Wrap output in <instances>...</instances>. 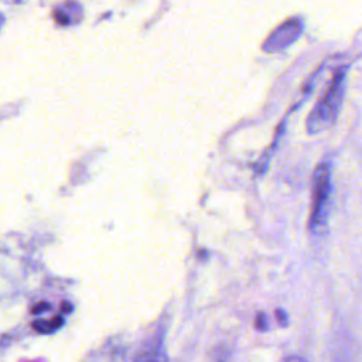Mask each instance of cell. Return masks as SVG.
<instances>
[{
    "instance_id": "obj_1",
    "label": "cell",
    "mask_w": 362,
    "mask_h": 362,
    "mask_svg": "<svg viewBox=\"0 0 362 362\" xmlns=\"http://www.w3.org/2000/svg\"><path fill=\"white\" fill-rule=\"evenodd\" d=\"M346 92V69L340 68L335 72L332 81L327 91L317 102L315 109L311 111L307 119L308 133H320L330 128L340 112Z\"/></svg>"
},
{
    "instance_id": "obj_2",
    "label": "cell",
    "mask_w": 362,
    "mask_h": 362,
    "mask_svg": "<svg viewBox=\"0 0 362 362\" xmlns=\"http://www.w3.org/2000/svg\"><path fill=\"white\" fill-rule=\"evenodd\" d=\"M330 197V166L321 163L313 174V203L310 215V228L320 229L326 225L327 204Z\"/></svg>"
},
{
    "instance_id": "obj_3",
    "label": "cell",
    "mask_w": 362,
    "mask_h": 362,
    "mask_svg": "<svg viewBox=\"0 0 362 362\" xmlns=\"http://www.w3.org/2000/svg\"><path fill=\"white\" fill-rule=\"evenodd\" d=\"M302 30H303V23L299 17L287 20L283 24H280V26L268 37V40L263 44V48L269 53L280 52L283 48L295 43L300 36Z\"/></svg>"
},
{
    "instance_id": "obj_4",
    "label": "cell",
    "mask_w": 362,
    "mask_h": 362,
    "mask_svg": "<svg viewBox=\"0 0 362 362\" xmlns=\"http://www.w3.org/2000/svg\"><path fill=\"white\" fill-rule=\"evenodd\" d=\"M64 319L61 316H56L52 320H36L33 323V328L40 334H50L60 327H63Z\"/></svg>"
},
{
    "instance_id": "obj_5",
    "label": "cell",
    "mask_w": 362,
    "mask_h": 362,
    "mask_svg": "<svg viewBox=\"0 0 362 362\" xmlns=\"http://www.w3.org/2000/svg\"><path fill=\"white\" fill-rule=\"evenodd\" d=\"M256 328L260 331H267L268 330V323H267V316L260 313L256 317Z\"/></svg>"
},
{
    "instance_id": "obj_6",
    "label": "cell",
    "mask_w": 362,
    "mask_h": 362,
    "mask_svg": "<svg viewBox=\"0 0 362 362\" xmlns=\"http://www.w3.org/2000/svg\"><path fill=\"white\" fill-rule=\"evenodd\" d=\"M50 308H52L50 303L43 302V303H37V304L32 308V313H33V315H41V313H44V311H47V310H50Z\"/></svg>"
},
{
    "instance_id": "obj_7",
    "label": "cell",
    "mask_w": 362,
    "mask_h": 362,
    "mask_svg": "<svg viewBox=\"0 0 362 362\" xmlns=\"http://www.w3.org/2000/svg\"><path fill=\"white\" fill-rule=\"evenodd\" d=\"M276 316H278V320L282 326H286L287 324V316H286V313L282 311V310H278L276 311Z\"/></svg>"
},
{
    "instance_id": "obj_8",
    "label": "cell",
    "mask_w": 362,
    "mask_h": 362,
    "mask_svg": "<svg viewBox=\"0 0 362 362\" xmlns=\"http://www.w3.org/2000/svg\"><path fill=\"white\" fill-rule=\"evenodd\" d=\"M283 362H308L307 359L302 358V357H287L286 359H283Z\"/></svg>"
},
{
    "instance_id": "obj_9",
    "label": "cell",
    "mask_w": 362,
    "mask_h": 362,
    "mask_svg": "<svg viewBox=\"0 0 362 362\" xmlns=\"http://www.w3.org/2000/svg\"><path fill=\"white\" fill-rule=\"evenodd\" d=\"M61 310H63L64 313H71V310H72V306H71L69 303L64 302V303L61 304Z\"/></svg>"
}]
</instances>
